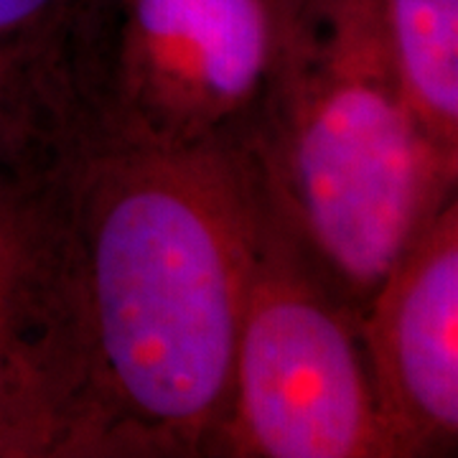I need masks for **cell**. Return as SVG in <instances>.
Masks as SVG:
<instances>
[{
  "label": "cell",
  "instance_id": "cell-6",
  "mask_svg": "<svg viewBox=\"0 0 458 458\" xmlns=\"http://www.w3.org/2000/svg\"><path fill=\"white\" fill-rule=\"evenodd\" d=\"M426 138L458 161V0H361Z\"/></svg>",
  "mask_w": 458,
  "mask_h": 458
},
{
  "label": "cell",
  "instance_id": "cell-3",
  "mask_svg": "<svg viewBox=\"0 0 458 458\" xmlns=\"http://www.w3.org/2000/svg\"><path fill=\"white\" fill-rule=\"evenodd\" d=\"M285 31L270 0H87L59 33L77 131L168 153H245Z\"/></svg>",
  "mask_w": 458,
  "mask_h": 458
},
{
  "label": "cell",
  "instance_id": "cell-2",
  "mask_svg": "<svg viewBox=\"0 0 458 458\" xmlns=\"http://www.w3.org/2000/svg\"><path fill=\"white\" fill-rule=\"evenodd\" d=\"M245 158L270 216L360 313L456 197L458 161L410 114L361 0H306Z\"/></svg>",
  "mask_w": 458,
  "mask_h": 458
},
{
  "label": "cell",
  "instance_id": "cell-5",
  "mask_svg": "<svg viewBox=\"0 0 458 458\" xmlns=\"http://www.w3.org/2000/svg\"><path fill=\"white\" fill-rule=\"evenodd\" d=\"M387 458L456 454L458 199L443 204L361 311Z\"/></svg>",
  "mask_w": 458,
  "mask_h": 458
},
{
  "label": "cell",
  "instance_id": "cell-9",
  "mask_svg": "<svg viewBox=\"0 0 458 458\" xmlns=\"http://www.w3.org/2000/svg\"><path fill=\"white\" fill-rule=\"evenodd\" d=\"M87 0H0V38L59 31Z\"/></svg>",
  "mask_w": 458,
  "mask_h": 458
},
{
  "label": "cell",
  "instance_id": "cell-1",
  "mask_svg": "<svg viewBox=\"0 0 458 458\" xmlns=\"http://www.w3.org/2000/svg\"><path fill=\"white\" fill-rule=\"evenodd\" d=\"M258 183L82 132L21 212L16 458H214Z\"/></svg>",
  "mask_w": 458,
  "mask_h": 458
},
{
  "label": "cell",
  "instance_id": "cell-8",
  "mask_svg": "<svg viewBox=\"0 0 458 458\" xmlns=\"http://www.w3.org/2000/svg\"><path fill=\"white\" fill-rule=\"evenodd\" d=\"M33 181L0 183V458H16L18 255L23 197Z\"/></svg>",
  "mask_w": 458,
  "mask_h": 458
},
{
  "label": "cell",
  "instance_id": "cell-7",
  "mask_svg": "<svg viewBox=\"0 0 458 458\" xmlns=\"http://www.w3.org/2000/svg\"><path fill=\"white\" fill-rule=\"evenodd\" d=\"M59 33L0 38V181L38 179L77 135Z\"/></svg>",
  "mask_w": 458,
  "mask_h": 458
},
{
  "label": "cell",
  "instance_id": "cell-10",
  "mask_svg": "<svg viewBox=\"0 0 458 458\" xmlns=\"http://www.w3.org/2000/svg\"><path fill=\"white\" fill-rule=\"evenodd\" d=\"M270 5L276 8L278 18L291 29V23L295 21V16L301 13V8L306 5V0H270Z\"/></svg>",
  "mask_w": 458,
  "mask_h": 458
},
{
  "label": "cell",
  "instance_id": "cell-4",
  "mask_svg": "<svg viewBox=\"0 0 458 458\" xmlns=\"http://www.w3.org/2000/svg\"><path fill=\"white\" fill-rule=\"evenodd\" d=\"M214 458H387L361 313L328 288L262 197Z\"/></svg>",
  "mask_w": 458,
  "mask_h": 458
}]
</instances>
